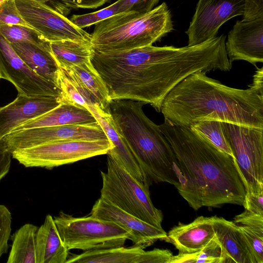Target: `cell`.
Wrapping results in <instances>:
<instances>
[{
  "label": "cell",
  "mask_w": 263,
  "mask_h": 263,
  "mask_svg": "<svg viewBox=\"0 0 263 263\" xmlns=\"http://www.w3.org/2000/svg\"><path fill=\"white\" fill-rule=\"evenodd\" d=\"M90 62L109 98L149 104L157 112L166 96L189 75L219 70L218 49L211 40L183 47L149 45L122 51L92 50Z\"/></svg>",
  "instance_id": "6da1fadb"
},
{
  "label": "cell",
  "mask_w": 263,
  "mask_h": 263,
  "mask_svg": "<svg viewBox=\"0 0 263 263\" xmlns=\"http://www.w3.org/2000/svg\"><path fill=\"white\" fill-rule=\"evenodd\" d=\"M159 128L170 144L180 173L179 194L195 210L223 204L242 205L246 193L234 158L190 127L164 119Z\"/></svg>",
  "instance_id": "7a4b0ae2"
},
{
  "label": "cell",
  "mask_w": 263,
  "mask_h": 263,
  "mask_svg": "<svg viewBox=\"0 0 263 263\" xmlns=\"http://www.w3.org/2000/svg\"><path fill=\"white\" fill-rule=\"evenodd\" d=\"M164 119L190 127L202 121L216 120L263 129V95L250 87H230L194 72L166 96L161 111Z\"/></svg>",
  "instance_id": "3957f363"
},
{
  "label": "cell",
  "mask_w": 263,
  "mask_h": 263,
  "mask_svg": "<svg viewBox=\"0 0 263 263\" xmlns=\"http://www.w3.org/2000/svg\"><path fill=\"white\" fill-rule=\"evenodd\" d=\"M145 103L131 100H114L107 111L117 129L137 160L146 181L153 183L179 184L180 171L175 155L159 125L144 114Z\"/></svg>",
  "instance_id": "277c9868"
},
{
  "label": "cell",
  "mask_w": 263,
  "mask_h": 263,
  "mask_svg": "<svg viewBox=\"0 0 263 263\" xmlns=\"http://www.w3.org/2000/svg\"><path fill=\"white\" fill-rule=\"evenodd\" d=\"M172 30L171 13L163 2L144 14L123 13L96 24L91 44L100 51L129 50L152 45Z\"/></svg>",
  "instance_id": "5b68a950"
},
{
  "label": "cell",
  "mask_w": 263,
  "mask_h": 263,
  "mask_svg": "<svg viewBox=\"0 0 263 263\" xmlns=\"http://www.w3.org/2000/svg\"><path fill=\"white\" fill-rule=\"evenodd\" d=\"M100 197L141 220L162 228L163 214L153 204L149 187L134 178L108 155L107 171H101Z\"/></svg>",
  "instance_id": "8992f818"
},
{
  "label": "cell",
  "mask_w": 263,
  "mask_h": 263,
  "mask_svg": "<svg viewBox=\"0 0 263 263\" xmlns=\"http://www.w3.org/2000/svg\"><path fill=\"white\" fill-rule=\"evenodd\" d=\"M53 219L69 250L87 251L123 247L130 237L127 231L117 224L90 215L76 217L61 212Z\"/></svg>",
  "instance_id": "52a82bcc"
},
{
  "label": "cell",
  "mask_w": 263,
  "mask_h": 263,
  "mask_svg": "<svg viewBox=\"0 0 263 263\" xmlns=\"http://www.w3.org/2000/svg\"><path fill=\"white\" fill-rule=\"evenodd\" d=\"M246 193L263 192V129L222 122Z\"/></svg>",
  "instance_id": "ba28073f"
},
{
  "label": "cell",
  "mask_w": 263,
  "mask_h": 263,
  "mask_svg": "<svg viewBox=\"0 0 263 263\" xmlns=\"http://www.w3.org/2000/svg\"><path fill=\"white\" fill-rule=\"evenodd\" d=\"M114 147L109 139L58 141L15 151L12 157L26 167L52 169L92 157L107 154Z\"/></svg>",
  "instance_id": "9c48e42d"
},
{
  "label": "cell",
  "mask_w": 263,
  "mask_h": 263,
  "mask_svg": "<svg viewBox=\"0 0 263 263\" xmlns=\"http://www.w3.org/2000/svg\"><path fill=\"white\" fill-rule=\"evenodd\" d=\"M15 2L25 22L46 41L67 40L91 44V34L46 3L35 0H15Z\"/></svg>",
  "instance_id": "30bf717a"
},
{
  "label": "cell",
  "mask_w": 263,
  "mask_h": 263,
  "mask_svg": "<svg viewBox=\"0 0 263 263\" xmlns=\"http://www.w3.org/2000/svg\"><path fill=\"white\" fill-rule=\"evenodd\" d=\"M108 139L99 124L64 125L13 131L2 138L7 150L13 152L58 141H96Z\"/></svg>",
  "instance_id": "8fae6325"
},
{
  "label": "cell",
  "mask_w": 263,
  "mask_h": 263,
  "mask_svg": "<svg viewBox=\"0 0 263 263\" xmlns=\"http://www.w3.org/2000/svg\"><path fill=\"white\" fill-rule=\"evenodd\" d=\"M0 74L10 82L18 94L29 97L54 96L64 99L59 87L32 71L17 54L11 43L0 34Z\"/></svg>",
  "instance_id": "7c38bea8"
},
{
  "label": "cell",
  "mask_w": 263,
  "mask_h": 263,
  "mask_svg": "<svg viewBox=\"0 0 263 263\" xmlns=\"http://www.w3.org/2000/svg\"><path fill=\"white\" fill-rule=\"evenodd\" d=\"M245 0H199L189 28L187 46L204 43L216 37L229 20L243 15Z\"/></svg>",
  "instance_id": "4fadbf2b"
},
{
  "label": "cell",
  "mask_w": 263,
  "mask_h": 263,
  "mask_svg": "<svg viewBox=\"0 0 263 263\" xmlns=\"http://www.w3.org/2000/svg\"><path fill=\"white\" fill-rule=\"evenodd\" d=\"M90 215L114 222L127 231L134 246L143 249L158 240H166L167 233L163 229L149 224L101 198L95 202Z\"/></svg>",
  "instance_id": "5bb4252c"
},
{
  "label": "cell",
  "mask_w": 263,
  "mask_h": 263,
  "mask_svg": "<svg viewBox=\"0 0 263 263\" xmlns=\"http://www.w3.org/2000/svg\"><path fill=\"white\" fill-rule=\"evenodd\" d=\"M230 61H247L256 67L263 62V17L238 21L228 34L225 43Z\"/></svg>",
  "instance_id": "9a60e30c"
},
{
  "label": "cell",
  "mask_w": 263,
  "mask_h": 263,
  "mask_svg": "<svg viewBox=\"0 0 263 263\" xmlns=\"http://www.w3.org/2000/svg\"><path fill=\"white\" fill-rule=\"evenodd\" d=\"M63 100L54 96L29 97L18 94L12 102L0 107V140L22 124L57 107Z\"/></svg>",
  "instance_id": "2e32d148"
},
{
  "label": "cell",
  "mask_w": 263,
  "mask_h": 263,
  "mask_svg": "<svg viewBox=\"0 0 263 263\" xmlns=\"http://www.w3.org/2000/svg\"><path fill=\"white\" fill-rule=\"evenodd\" d=\"M165 241L172 243L182 253L196 252L217 241L211 217L203 216L188 224L179 222L167 234Z\"/></svg>",
  "instance_id": "e0dca14e"
},
{
  "label": "cell",
  "mask_w": 263,
  "mask_h": 263,
  "mask_svg": "<svg viewBox=\"0 0 263 263\" xmlns=\"http://www.w3.org/2000/svg\"><path fill=\"white\" fill-rule=\"evenodd\" d=\"M95 116L114 147L107 154L118 162L138 181L149 187L145 177L129 147L118 131L111 115L99 106H89Z\"/></svg>",
  "instance_id": "ac0fdd59"
},
{
  "label": "cell",
  "mask_w": 263,
  "mask_h": 263,
  "mask_svg": "<svg viewBox=\"0 0 263 263\" xmlns=\"http://www.w3.org/2000/svg\"><path fill=\"white\" fill-rule=\"evenodd\" d=\"M223 263H256L251 249L238 226L223 217H211Z\"/></svg>",
  "instance_id": "d6986e66"
},
{
  "label": "cell",
  "mask_w": 263,
  "mask_h": 263,
  "mask_svg": "<svg viewBox=\"0 0 263 263\" xmlns=\"http://www.w3.org/2000/svg\"><path fill=\"white\" fill-rule=\"evenodd\" d=\"M98 124L99 123L96 118L87 108L68 100H65L57 107L37 118L22 124L14 131L64 125Z\"/></svg>",
  "instance_id": "ffe728a7"
},
{
  "label": "cell",
  "mask_w": 263,
  "mask_h": 263,
  "mask_svg": "<svg viewBox=\"0 0 263 263\" xmlns=\"http://www.w3.org/2000/svg\"><path fill=\"white\" fill-rule=\"evenodd\" d=\"M69 251L61 238L53 218L47 215L36 233V263H66Z\"/></svg>",
  "instance_id": "44dd1931"
},
{
  "label": "cell",
  "mask_w": 263,
  "mask_h": 263,
  "mask_svg": "<svg viewBox=\"0 0 263 263\" xmlns=\"http://www.w3.org/2000/svg\"><path fill=\"white\" fill-rule=\"evenodd\" d=\"M11 44L17 54L32 71L58 86L59 67L51 52L50 43L44 46L29 43Z\"/></svg>",
  "instance_id": "7402d4cb"
},
{
  "label": "cell",
  "mask_w": 263,
  "mask_h": 263,
  "mask_svg": "<svg viewBox=\"0 0 263 263\" xmlns=\"http://www.w3.org/2000/svg\"><path fill=\"white\" fill-rule=\"evenodd\" d=\"M144 249L134 246L84 251L68 257L66 263H133Z\"/></svg>",
  "instance_id": "603a6c76"
},
{
  "label": "cell",
  "mask_w": 263,
  "mask_h": 263,
  "mask_svg": "<svg viewBox=\"0 0 263 263\" xmlns=\"http://www.w3.org/2000/svg\"><path fill=\"white\" fill-rule=\"evenodd\" d=\"M249 244L256 263H263V215L245 210L234 218Z\"/></svg>",
  "instance_id": "cb8c5ba5"
},
{
  "label": "cell",
  "mask_w": 263,
  "mask_h": 263,
  "mask_svg": "<svg viewBox=\"0 0 263 263\" xmlns=\"http://www.w3.org/2000/svg\"><path fill=\"white\" fill-rule=\"evenodd\" d=\"M57 85L64 97L73 103L87 109L92 106H99L101 108L98 99L85 87L69 68L59 67Z\"/></svg>",
  "instance_id": "d4e9b609"
},
{
  "label": "cell",
  "mask_w": 263,
  "mask_h": 263,
  "mask_svg": "<svg viewBox=\"0 0 263 263\" xmlns=\"http://www.w3.org/2000/svg\"><path fill=\"white\" fill-rule=\"evenodd\" d=\"M38 227L31 223L22 226L13 234L7 263H36L35 237Z\"/></svg>",
  "instance_id": "484cf974"
},
{
  "label": "cell",
  "mask_w": 263,
  "mask_h": 263,
  "mask_svg": "<svg viewBox=\"0 0 263 263\" xmlns=\"http://www.w3.org/2000/svg\"><path fill=\"white\" fill-rule=\"evenodd\" d=\"M50 47L59 67L90 62L93 50L91 44L67 40L50 42Z\"/></svg>",
  "instance_id": "4316f807"
},
{
  "label": "cell",
  "mask_w": 263,
  "mask_h": 263,
  "mask_svg": "<svg viewBox=\"0 0 263 263\" xmlns=\"http://www.w3.org/2000/svg\"><path fill=\"white\" fill-rule=\"evenodd\" d=\"M67 67L73 71L85 87L98 99L102 109L107 111L111 100L105 84L91 62Z\"/></svg>",
  "instance_id": "83f0119b"
},
{
  "label": "cell",
  "mask_w": 263,
  "mask_h": 263,
  "mask_svg": "<svg viewBox=\"0 0 263 263\" xmlns=\"http://www.w3.org/2000/svg\"><path fill=\"white\" fill-rule=\"evenodd\" d=\"M190 127L203 136L220 151L233 156L229 144L225 137L222 122L216 120L199 121Z\"/></svg>",
  "instance_id": "f1b7e54d"
},
{
  "label": "cell",
  "mask_w": 263,
  "mask_h": 263,
  "mask_svg": "<svg viewBox=\"0 0 263 263\" xmlns=\"http://www.w3.org/2000/svg\"><path fill=\"white\" fill-rule=\"evenodd\" d=\"M0 34L11 43H29L39 46L49 45L35 29L18 25L0 26Z\"/></svg>",
  "instance_id": "f546056e"
},
{
  "label": "cell",
  "mask_w": 263,
  "mask_h": 263,
  "mask_svg": "<svg viewBox=\"0 0 263 263\" xmlns=\"http://www.w3.org/2000/svg\"><path fill=\"white\" fill-rule=\"evenodd\" d=\"M223 257L217 241L192 253H179L174 255L171 263H223Z\"/></svg>",
  "instance_id": "4dcf8cb0"
},
{
  "label": "cell",
  "mask_w": 263,
  "mask_h": 263,
  "mask_svg": "<svg viewBox=\"0 0 263 263\" xmlns=\"http://www.w3.org/2000/svg\"><path fill=\"white\" fill-rule=\"evenodd\" d=\"M119 1L97 11L81 15L73 14L69 19L78 27L83 29L90 26L119 13Z\"/></svg>",
  "instance_id": "1f68e13d"
},
{
  "label": "cell",
  "mask_w": 263,
  "mask_h": 263,
  "mask_svg": "<svg viewBox=\"0 0 263 263\" xmlns=\"http://www.w3.org/2000/svg\"><path fill=\"white\" fill-rule=\"evenodd\" d=\"M11 25L31 27L22 16L15 0H7L0 5V26Z\"/></svg>",
  "instance_id": "d6a6232c"
},
{
  "label": "cell",
  "mask_w": 263,
  "mask_h": 263,
  "mask_svg": "<svg viewBox=\"0 0 263 263\" xmlns=\"http://www.w3.org/2000/svg\"><path fill=\"white\" fill-rule=\"evenodd\" d=\"M12 215L9 210L0 204V258L8 252L11 232Z\"/></svg>",
  "instance_id": "836d02e7"
},
{
  "label": "cell",
  "mask_w": 263,
  "mask_h": 263,
  "mask_svg": "<svg viewBox=\"0 0 263 263\" xmlns=\"http://www.w3.org/2000/svg\"><path fill=\"white\" fill-rule=\"evenodd\" d=\"M119 13L144 14L151 11L159 0H119Z\"/></svg>",
  "instance_id": "e575fe53"
},
{
  "label": "cell",
  "mask_w": 263,
  "mask_h": 263,
  "mask_svg": "<svg viewBox=\"0 0 263 263\" xmlns=\"http://www.w3.org/2000/svg\"><path fill=\"white\" fill-rule=\"evenodd\" d=\"M173 254L167 249L156 248L144 251L134 260L133 263H171Z\"/></svg>",
  "instance_id": "d590c367"
},
{
  "label": "cell",
  "mask_w": 263,
  "mask_h": 263,
  "mask_svg": "<svg viewBox=\"0 0 263 263\" xmlns=\"http://www.w3.org/2000/svg\"><path fill=\"white\" fill-rule=\"evenodd\" d=\"M242 205L247 211L263 215V192L246 193Z\"/></svg>",
  "instance_id": "8d00e7d4"
},
{
  "label": "cell",
  "mask_w": 263,
  "mask_h": 263,
  "mask_svg": "<svg viewBox=\"0 0 263 263\" xmlns=\"http://www.w3.org/2000/svg\"><path fill=\"white\" fill-rule=\"evenodd\" d=\"M67 6L72 8L96 9L110 0H60Z\"/></svg>",
  "instance_id": "74e56055"
},
{
  "label": "cell",
  "mask_w": 263,
  "mask_h": 263,
  "mask_svg": "<svg viewBox=\"0 0 263 263\" xmlns=\"http://www.w3.org/2000/svg\"><path fill=\"white\" fill-rule=\"evenodd\" d=\"M11 154L2 139L0 140V181L9 172L11 166Z\"/></svg>",
  "instance_id": "f35d334b"
},
{
  "label": "cell",
  "mask_w": 263,
  "mask_h": 263,
  "mask_svg": "<svg viewBox=\"0 0 263 263\" xmlns=\"http://www.w3.org/2000/svg\"><path fill=\"white\" fill-rule=\"evenodd\" d=\"M263 67L257 68L255 74L253 76V83L250 87L255 89L260 94L263 95Z\"/></svg>",
  "instance_id": "ab89813d"
},
{
  "label": "cell",
  "mask_w": 263,
  "mask_h": 263,
  "mask_svg": "<svg viewBox=\"0 0 263 263\" xmlns=\"http://www.w3.org/2000/svg\"><path fill=\"white\" fill-rule=\"evenodd\" d=\"M35 1H39V2H43V3H46V2H50V1H53V0H35Z\"/></svg>",
  "instance_id": "60d3db41"
},
{
  "label": "cell",
  "mask_w": 263,
  "mask_h": 263,
  "mask_svg": "<svg viewBox=\"0 0 263 263\" xmlns=\"http://www.w3.org/2000/svg\"><path fill=\"white\" fill-rule=\"evenodd\" d=\"M7 0H0V5Z\"/></svg>",
  "instance_id": "b9f144b4"
},
{
  "label": "cell",
  "mask_w": 263,
  "mask_h": 263,
  "mask_svg": "<svg viewBox=\"0 0 263 263\" xmlns=\"http://www.w3.org/2000/svg\"><path fill=\"white\" fill-rule=\"evenodd\" d=\"M2 79L1 78V74H0V80Z\"/></svg>",
  "instance_id": "7bdbcfd3"
}]
</instances>
